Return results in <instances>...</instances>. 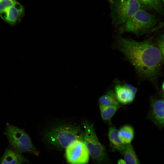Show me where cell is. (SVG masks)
I'll return each mask as SVG.
<instances>
[{"mask_svg":"<svg viewBox=\"0 0 164 164\" xmlns=\"http://www.w3.org/2000/svg\"><path fill=\"white\" fill-rule=\"evenodd\" d=\"M121 106V105L99 106L102 119L108 124L111 123V118Z\"/></svg>","mask_w":164,"mask_h":164,"instance_id":"14","label":"cell"},{"mask_svg":"<svg viewBox=\"0 0 164 164\" xmlns=\"http://www.w3.org/2000/svg\"><path fill=\"white\" fill-rule=\"evenodd\" d=\"M158 91L149 97V108L147 118L162 129L164 124V87H161Z\"/></svg>","mask_w":164,"mask_h":164,"instance_id":"7","label":"cell"},{"mask_svg":"<svg viewBox=\"0 0 164 164\" xmlns=\"http://www.w3.org/2000/svg\"><path fill=\"white\" fill-rule=\"evenodd\" d=\"M108 137L110 146L113 151H117L123 155L126 145L123 144L118 136V130L111 123L108 124Z\"/></svg>","mask_w":164,"mask_h":164,"instance_id":"11","label":"cell"},{"mask_svg":"<svg viewBox=\"0 0 164 164\" xmlns=\"http://www.w3.org/2000/svg\"><path fill=\"white\" fill-rule=\"evenodd\" d=\"M116 43L139 77L151 82L158 91L157 79L161 74L164 55L152 38L138 42L119 35Z\"/></svg>","mask_w":164,"mask_h":164,"instance_id":"1","label":"cell"},{"mask_svg":"<svg viewBox=\"0 0 164 164\" xmlns=\"http://www.w3.org/2000/svg\"><path fill=\"white\" fill-rule=\"evenodd\" d=\"M17 2L16 0H0V13Z\"/></svg>","mask_w":164,"mask_h":164,"instance_id":"18","label":"cell"},{"mask_svg":"<svg viewBox=\"0 0 164 164\" xmlns=\"http://www.w3.org/2000/svg\"><path fill=\"white\" fill-rule=\"evenodd\" d=\"M164 34H161L155 39V42L157 46L162 53L164 54Z\"/></svg>","mask_w":164,"mask_h":164,"instance_id":"19","label":"cell"},{"mask_svg":"<svg viewBox=\"0 0 164 164\" xmlns=\"http://www.w3.org/2000/svg\"><path fill=\"white\" fill-rule=\"evenodd\" d=\"M65 149V157L69 164H87L88 163L90 155L83 141H76Z\"/></svg>","mask_w":164,"mask_h":164,"instance_id":"8","label":"cell"},{"mask_svg":"<svg viewBox=\"0 0 164 164\" xmlns=\"http://www.w3.org/2000/svg\"><path fill=\"white\" fill-rule=\"evenodd\" d=\"M82 125L84 129L83 141L90 156L98 164H111L106 149L99 141L93 125L85 121Z\"/></svg>","mask_w":164,"mask_h":164,"instance_id":"4","label":"cell"},{"mask_svg":"<svg viewBox=\"0 0 164 164\" xmlns=\"http://www.w3.org/2000/svg\"><path fill=\"white\" fill-rule=\"evenodd\" d=\"M117 99L121 105L131 104L134 101L137 89L132 85L116 80L113 89Z\"/></svg>","mask_w":164,"mask_h":164,"instance_id":"9","label":"cell"},{"mask_svg":"<svg viewBox=\"0 0 164 164\" xmlns=\"http://www.w3.org/2000/svg\"><path fill=\"white\" fill-rule=\"evenodd\" d=\"M0 162L1 164H24L28 163V160L22 153L9 148L6 149Z\"/></svg>","mask_w":164,"mask_h":164,"instance_id":"12","label":"cell"},{"mask_svg":"<svg viewBox=\"0 0 164 164\" xmlns=\"http://www.w3.org/2000/svg\"><path fill=\"white\" fill-rule=\"evenodd\" d=\"M45 139L49 143L59 149H66L74 142L83 140V132L78 126L61 125L46 132Z\"/></svg>","mask_w":164,"mask_h":164,"instance_id":"3","label":"cell"},{"mask_svg":"<svg viewBox=\"0 0 164 164\" xmlns=\"http://www.w3.org/2000/svg\"><path fill=\"white\" fill-rule=\"evenodd\" d=\"M122 155L125 164H141L131 143L126 145Z\"/></svg>","mask_w":164,"mask_h":164,"instance_id":"16","label":"cell"},{"mask_svg":"<svg viewBox=\"0 0 164 164\" xmlns=\"http://www.w3.org/2000/svg\"><path fill=\"white\" fill-rule=\"evenodd\" d=\"M98 103L99 106L121 105L118 102L113 90L111 89L108 90L99 98Z\"/></svg>","mask_w":164,"mask_h":164,"instance_id":"15","label":"cell"},{"mask_svg":"<svg viewBox=\"0 0 164 164\" xmlns=\"http://www.w3.org/2000/svg\"><path fill=\"white\" fill-rule=\"evenodd\" d=\"M112 25L120 26L139 9L143 8L138 0H109Z\"/></svg>","mask_w":164,"mask_h":164,"instance_id":"5","label":"cell"},{"mask_svg":"<svg viewBox=\"0 0 164 164\" xmlns=\"http://www.w3.org/2000/svg\"><path fill=\"white\" fill-rule=\"evenodd\" d=\"M156 15L142 8L132 15L119 29L120 34L132 33L137 36L149 33L156 29Z\"/></svg>","mask_w":164,"mask_h":164,"instance_id":"2","label":"cell"},{"mask_svg":"<svg viewBox=\"0 0 164 164\" xmlns=\"http://www.w3.org/2000/svg\"><path fill=\"white\" fill-rule=\"evenodd\" d=\"M160 0L162 2V3H163L164 2V0Z\"/></svg>","mask_w":164,"mask_h":164,"instance_id":"20","label":"cell"},{"mask_svg":"<svg viewBox=\"0 0 164 164\" xmlns=\"http://www.w3.org/2000/svg\"><path fill=\"white\" fill-rule=\"evenodd\" d=\"M143 7L162 14L163 12L162 3L160 0H138Z\"/></svg>","mask_w":164,"mask_h":164,"instance_id":"17","label":"cell"},{"mask_svg":"<svg viewBox=\"0 0 164 164\" xmlns=\"http://www.w3.org/2000/svg\"><path fill=\"white\" fill-rule=\"evenodd\" d=\"M5 134L13 149L21 153L39 155V152L33 144L28 134L23 130L7 124Z\"/></svg>","mask_w":164,"mask_h":164,"instance_id":"6","label":"cell"},{"mask_svg":"<svg viewBox=\"0 0 164 164\" xmlns=\"http://www.w3.org/2000/svg\"><path fill=\"white\" fill-rule=\"evenodd\" d=\"M134 135V129L130 125H125L118 130V137L121 142L125 144L131 143Z\"/></svg>","mask_w":164,"mask_h":164,"instance_id":"13","label":"cell"},{"mask_svg":"<svg viewBox=\"0 0 164 164\" xmlns=\"http://www.w3.org/2000/svg\"><path fill=\"white\" fill-rule=\"evenodd\" d=\"M24 7L18 2L0 13V17L11 26L19 22L24 15Z\"/></svg>","mask_w":164,"mask_h":164,"instance_id":"10","label":"cell"}]
</instances>
